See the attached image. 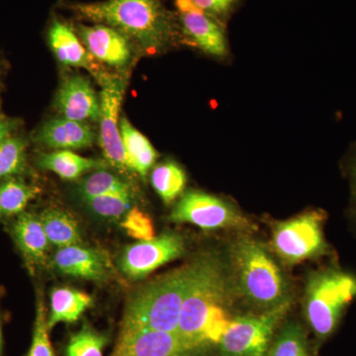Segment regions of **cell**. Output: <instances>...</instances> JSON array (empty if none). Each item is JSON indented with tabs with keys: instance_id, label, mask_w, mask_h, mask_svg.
<instances>
[{
	"instance_id": "obj_1",
	"label": "cell",
	"mask_w": 356,
	"mask_h": 356,
	"mask_svg": "<svg viewBox=\"0 0 356 356\" xmlns=\"http://www.w3.org/2000/svg\"><path fill=\"white\" fill-rule=\"evenodd\" d=\"M232 282L226 267L214 254L199 257V267L182 305L177 334L186 343L209 351L218 346L233 318Z\"/></svg>"
},
{
	"instance_id": "obj_2",
	"label": "cell",
	"mask_w": 356,
	"mask_h": 356,
	"mask_svg": "<svg viewBox=\"0 0 356 356\" xmlns=\"http://www.w3.org/2000/svg\"><path fill=\"white\" fill-rule=\"evenodd\" d=\"M81 18L113 28L147 53L163 51L177 35L161 0H106L70 6Z\"/></svg>"
},
{
	"instance_id": "obj_3",
	"label": "cell",
	"mask_w": 356,
	"mask_h": 356,
	"mask_svg": "<svg viewBox=\"0 0 356 356\" xmlns=\"http://www.w3.org/2000/svg\"><path fill=\"white\" fill-rule=\"evenodd\" d=\"M198 267L199 259L133 293L124 310L119 336L145 331L177 332L182 305Z\"/></svg>"
},
{
	"instance_id": "obj_4",
	"label": "cell",
	"mask_w": 356,
	"mask_h": 356,
	"mask_svg": "<svg viewBox=\"0 0 356 356\" xmlns=\"http://www.w3.org/2000/svg\"><path fill=\"white\" fill-rule=\"evenodd\" d=\"M231 254L238 292L250 305L267 311L290 301L284 275L261 243L238 238Z\"/></svg>"
},
{
	"instance_id": "obj_5",
	"label": "cell",
	"mask_w": 356,
	"mask_h": 356,
	"mask_svg": "<svg viewBox=\"0 0 356 356\" xmlns=\"http://www.w3.org/2000/svg\"><path fill=\"white\" fill-rule=\"evenodd\" d=\"M356 299V275L331 266L308 278L304 299L307 321L318 343L336 332L348 307Z\"/></svg>"
},
{
	"instance_id": "obj_6",
	"label": "cell",
	"mask_w": 356,
	"mask_h": 356,
	"mask_svg": "<svg viewBox=\"0 0 356 356\" xmlns=\"http://www.w3.org/2000/svg\"><path fill=\"white\" fill-rule=\"evenodd\" d=\"M325 219L327 215L323 211L312 210L277 222L273 232V245L276 254L290 264L327 254L330 245L324 233Z\"/></svg>"
},
{
	"instance_id": "obj_7",
	"label": "cell",
	"mask_w": 356,
	"mask_h": 356,
	"mask_svg": "<svg viewBox=\"0 0 356 356\" xmlns=\"http://www.w3.org/2000/svg\"><path fill=\"white\" fill-rule=\"evenodd\" d=\"M290 308V301L261 315L234 318L218 348L220 356H266L275 327Z\"/></svg>"
},
{
	"instance_id": "obj_8",
	"label": "cell",
	"mask_w": 356,
	"mask_h": 356,
	"mask_svg": "<svg viewBox=\"0 0 356 356\" xmlns=\"http://www.w3.org/2000/svg\"><path fill=\"white\" fill-rule=\"evenodd\" d=\"M168 219L173 222H188L203 229L252 228L231 204L201 191L185 193Z\"/></svg>"
},
{
	"instance_id": "obj_9",
	"label": "cell",
	"mask_w": 356,
	"mask_h": 356,
	"mask_svg": "<svg viewBox=\"0 0 356 356\" xmlns=\"http://www.w3.org/2000/svg\"><path fill=\"white\" fill-rule=\"evenodd\" d=\"M184 250L181 236L165 233L158 238L129 245L122 252L119 266L130 280H142L159 267L181 257Z\"/></svg>"
},
{
	"instance_id": "obj_10",
	"label": "cell",
	"mask_w": 356,
	"mask_h": 356,
	"mask_svg": "<svg viewBox=\"0 0 356 356\" xmlns=\"http://www.w3.org/2000/svg\"><path fill=\"white\" fill-rule=\"evenodd\" d=\"M102 86L100 95V145L105 161L122 172H129L120 124H118L126 86L121 79L110 76Z\"/></svg>"
},
{
	"instance_id": "obj_11",
	"label": "cell",
	"mask_w": 356,
	"mask_h": 356,
	"mask_svg": "<svg viewBox=\"0 0 356 356\" xmlns=\"http://www.w3.org/2000/svg\"><path fill=\"white\" fill-rule=\"evenodd\" d=\"M177 332L145 331L119 336L111 356H208Z\"/></svg>"
},
{
	"instance_id": "obj_12",
	"label": "cell",
	"mask_w": 356,
	"mask_h": 356,
	"mask_svg": "<svg viewBox=\"0 0 356 356\" xmlns=\"http://www.w3.org/2000/svg\"><path fill=\"white\" fill-rule=\"evenodd\" d=\"M175 4L185 36L209 55L226 56L228 44L221 21L206 13L191 0H175Z\"/></svg>"
},
{
	"instance_id": "obj_13",
	"label": "cell",
	"mask_w": 356,
	"mask_h": 356,
	"mask_svg": "<svg viewBox=\"0 0 356 356\" xmlns=\"http://www.w3.org/2000/svg\"><path fill=\"white\" fill-rule=\"evenodd\" d=\"M51 264L65 275L95 282H105L113 273L106 254L81 245L58 248L51 257Z\"/></svg>"
},
{
	"instance_id": "obj_14",
	"label": "cell",
	"mask_w": 356,
	"mask_h": 356,
	"mask_svg": "<svg viewBox=\"0 0 356 356\" xmlns=\"http://www.w3.org/2000/svg\"><path fill=\"white\" fill-rule=\"evenodd\" d=\"M76 32L86 50L98 62L122 67L130 60V40L113 28L103 24L79 25Z\"/></svg>"
},
{
	"instance_id": "obj_15",
	"label": "cell",
	"mask_w": 356,
	"mask_h": 356,
	"mask_svg": "<svg viewBox=\"0 0 356 356\" xmlns=\"http://www.w3.org/2000/svg\"><path fill=\"white\" fill-rule=\"evenodd\" d=\"M48 40L60 64L88 70L102 86L111 76L96 64L95 58L88 53L76 33L67 23L55 18L49 29Z\"/></svg>"
},
{
	"instance_id": "obj_16",
	"label": "cell",
	"mask_w": 356,
	"mask_h": 356,
	"mask_svg": "<svg viewBox=\"0 0 356 356\" xmlns=\"http://www.w3.org/2000/svg\"><path fill=\"white\" fill-rule=\"evenodd\" d=\"M58 113L70 120L99 121L100 100L89 79L81 76L69 77L58 89L56 97Z\"/></svg>"
},
{
	"instance_id": "obj_17",
	"label": "cell",
	"mask_w": 356,
	"mask_h": 356,
	"mask_svg": "<svg viewBox=\"0 0 356 356\" xmlns=\"http://www.w3.org/2000/svg\"><path fill=\"white\" fill-rule=\"evenodd\" d=\"M13 238L28 266H42L48 259L51 243L44 233L41 220L31 213H21L14 224Z\"/></svg>"
},
{
	"instance_id": "obj_18",
	"label": "cell",
	"mask_w": 356,
	"mask_h": 356,
	"mask_svg": "<svg viewBox=\"0 0 356 356\" xmlns=\"http://www.w3.org/2000/svg\"><path fill=\"white\" fill-rule=\"evenodd\" d=\"M95 135L84 122L70 119H54L47 122L37 134V140L56 149H79L91 147Z\"/></svg>"
},
{
	"instance_id": "obj_19",
	"label": "cell",
	"mask_w": 356,
	"mask_h": 356,
	"mask_svg": "<svg viewBox=\"0 0 356 356\" xmlns=\"http://www.w3.org/2000/svg\"><path fill=\"white\" fill-rule=\"evenodd\" d=\"M120 132L129 172L146 177L158 158L156 149L126 117L120 119Z\"/></svg>"
},
{
	"instance_id": "obj_20",
	"label": "cell",
	"mask_w": 356,
	"mask_h": 356,
	"mask_svg": "<svg viewBox=\"0 0 356 356\" xmlns=\"http://www.w3.org/2000/svg\"><path fill=\"white\" fill-rule=\"evenodd\" d=\"M88 293L74 288L60 287L51 290L50 312L48 314L49 330L58 323H74L92 305Z\"/></svg>"
},
{
	"instance_id": "obj_21",
	"label": "cell",
	"mask_w": 356,
	"mask_h": 356,
	"mask_svg": "<svg viewBox=\"0 0 356 356\" xmlns=\"http://www.w3.org/2000/svg\"><path fill=\"white\" fill-rule=\"evenodd\" d=\"M40 168L55 172L63 179H76L91 170H105L109 163L105 159L83 158L72 152L62 149L44 154L39 158Z\"/></svg>"
},
{
	"instance_id": "obj_22",
	"label": "cell",
	"mask_w": 356,
	"mask_h": 356,
	"mask_svg": "<svg viewBox=\"0 0 356 356\" xmlns=\"http://www.w3.org/2000/svg\"><path fill=\"white\" fill-rule=\"evenodd\" d=\"M49 242L58 248L81 245V229L74 218L64 210L50 208L40 215Z\"/></svg>"
},
{
	"instance_id": "obj_23",
	"label": "cell",
	"mask_w": 356,
	"mask_h": 356,
	"mask_svg": "<svg viewBox=\"0 0 356 356\" xmlns=\"http://www.w3.org/2000/svg\"><path fill=\"white\" fill-rule=\"evenodd\" d=\"M39 188L16 178L0 184V218L21 214L28 203L38 194Z\"/></svg>"
},
{
	"instance_id": "obj_24",
	"label": "cell",
	"mask_w": 356,
	"mask_h": 356,
	"mask_svg": "<svg viewBox=\"0 0 356 356\" xmlns=\"http://www.w3.org/2000/svg\"><path fill=\"white\" fill-rule=\"evenodd\" d=\"M151 182L163 202L170 204L184 191L186 175L177 163H163L154 168Z\"/></svg>"
},
{
	"instance_id": "obj_25",
	"label": "cell",
	"mask_w": 356,
	"mask_h": 356,
	"mask_svg": "<svg viewBox=\"0 0 356 356\" xmlns=\"http://www.w3.org/2000/svg\"><path fill=\"white\" fill-rule=\"evenodd\" d=\"M119 192H132V189L125 180L105 170H95L84 178L79 186V193L84 200Z\"/></svg>"
},
{
	"instance_id": "obj_26",
	"label": "cell",
	"mask_w": 356,
	"mask_h": 356,
	"mask_svg": "<svg viewBox=\"0 0 356 356\" xmlns=\"http://www.w3.org/2000/svg\"><path fill=\"white\" fill-rule=\"evenodd\" d=\"M108 343V337L96 331L88 323L70 337L65 356H103V350Z\"/></svg>"
},
{
	"instance_id": "obj_27",
	"label": "cell",
	"mask_w": 356,
	"mask_h": 356,
	"mask_svg": "<svg viewBox=\"0 0 356 356\" xmlns=\"http://www.w3.org/2000/svg\"><path fill=\"white\" fill-rule=\"evenodd\" d=\"M26 168V142L10 137L0 144V181L14 178Z\"/></svg>"
},
{
	"instance_id": "obj_28",
	"label": "cell",
	"mask_w": 356,
	"mask_h": 356,
	"mask_svg": "<svg viewBox=\"0 0 356 356\" xmlns=\"http://www.w3.org/2000/svg\"><path fill=\"white\" fill-rule=\"evenodd\" d=\"M268 356H308L305 331L297 323H288L276 337Z\"/></svg>"
},
{
	"instance_id": "obj_29",
	"label": "cell",
	"mask_w": 356,
	"mask_h": 356,
	"mask_svg": "<svg viewBox=\"0 0 356 356\" xmlns=\"http://www.w3.org/2000/svg\"><path fill=\"white\" fill-rule=\"evenodd\" d=\"M132 198V192H119L86 199V202L89 209L98 216L118 219L131 209Z\"/></svg>"
},
{
	"instance_id": "obj_30",
	"label": "cell",
	"mask_w": 356,
	"mask_h": 356,
	"mask_svg": "<svg viewBox=\"0 0 356 356\" xmlns=\"http://www.w3.org/2000/svg\"><path fill=\"white\" fill-rule=\"evenodd\" d=\"M49 331L50 330L48 327V313L44 305V299L42 292H38L32 343L28 356H55L51 348Z\"/></svg>"
},
{
	"instance_id": "obj_31",
	"label": "cell",
	"mask_w": 356,
	"mask_h": 356,
	"mask_svg": "<svg viewBox=\"0 0 356 356\" xmlns=\"http://www.w3.org/2000/svg\"><path fill=\"white\" fill-rule=\"evenodd\" d=\"M121 225L129 236L140 242L154 238V224L151 218L138 208H131Z\"/></svg>"
},
{
	"instance_id": "obj_32",
	"label": "cell",
	"mask_w": 356,
	"mask_h": 356,
	"mask_svg": "<svg viewBox=\"0 0 356 356\" xmlns=\"http://www.w3.org/2000/svg\"><path fill=\"white\" fill-rule=\"evenodd\" d=\"M196 6L219 21L227 19L235 10L238 0H191Z\"/></svg>"
},
{
	"instance_id": "obj_33",
	"label": "cell",
	"mask_w": 356,
	"mask_h": 356,
	"mask_svg": "<svg viewBox=\"0 0 356 356\" xmlns=\"http://www.w3.org/2000/svg\"><path fill=\"white\" fill-rule=\"evenodd\" d=\"M343 170L350 186V215L356 224V143L344 156Z\"/></svg>"
},
{
	"instance_id": "obj_34",
	"label": "cell",
	"mask_w": 356,
	"mask_h": 356,
	"mask_svg": "<svg viewBox=\"0 0 356 356\" xmlns=\"http://www.w3.org/2000/svg\"><path fill=\"white\" fill-rule=\"evenodd\" d=\"M17 126V121L15 120H0V144L11 137V133Z\"/></svg>"
},
{
	"instance_id": "obj_35",
	"label": "cell",
	"mask_w": 356,
	"mask_h": 356,
	"mask_svg": "<svg viewBox=\"0 0 356 356\" xmlns=\"http://www.w3.org/2000/svg\"><path fill=\"white\" fill-rule=\"evenodd\" d=\"M2 346H3V339H2L1 320H0V356H2Z\"/></svg>"
}]
</instances>
